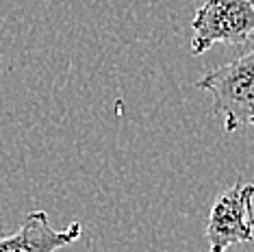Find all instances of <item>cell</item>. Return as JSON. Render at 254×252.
<instances>
[{
    "instance_id": "2",
    "label": "cell",
    "mask_w": 254,
    "mask_h": 252,
    "mask_svg": "<svg viewBox=\"0 0 254 252\" xmlns=\"http://www.w3.org/2000/svg\"><path fill=\"white\" fill-rule=\"evenodd\" d=\"M191 55L213 46H244L254 37V0H206L191 20Z\"/></svg>"
},
{
    "instance_id": "4",
    "label": "cell",
    "mask_w": 254,
    "mask_h": 252,
    "mask_svg": "<svg viewBox=\"0 0 254 252\" xmlns=\"http://www.w3.org/2000/svg\"><path fill=\"white\" fill-rule=\"evenodd\" d=\"M80 235V222H72L67 228L57 231L50 226L46 211H31L15 233L4 235L0 226V252H57L74 244Z\"/></svg>"
},
{
    "instance_id": "3",
    "label": "cell",
    "mask_w": 254,
    "mask_h": 252,
    "mask_svg": "<svg viewBox=\"0 0 254 252\" xmlns=\"http://www.w3.org/2000/svg\"><path fill=\"white\" fill-rule=\"evenodd\" d=\"M211 252H226L235 244L254 242V185L235 183L215 198L204 233Z\"/></svg>"
},
{
    "instance_id": "1",
    "label": "cell",
    "mask_w": 254,
    "mask_h": 252,
    "mask_svg": "<svg viewBox=\"0 0 254 252\" xmlns=\"http://www.w3.org/2000/svg\"><path fill=\"white\" fill-rule=\"evenodd\" d=\"M195 87L211 94L213 109L222 116L226 133L254 126V48L209 70Z\"/></svg>"
}]
</instances>
